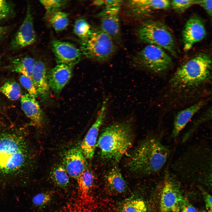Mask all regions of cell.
I'll return each instance as SVG.
<instances>
[{
	"label": "cell",
	"instance_id": "obj_25",
	"mask_svg": "<svg viewBox=\"0 0 212 212\" xmlns=\"http://www.w3.org/2000/svg\"><path fill=\"white\" fill-rule=\"evenodd\" d=\"M0 91L11 100H18L21 96V91L19 84L14 80L6 81L0 89Z\"/></svg>",
	"mask_w": 212,
	"mask_h": 212
},
{
	"label": "cell",
	"instance_id": "obj_7",
	"mask_svg": "<svg viewBox=\"0 0 212 212\" xmlns=\"http://www.w3.org/2000/svg\"><path fill=\"white\" fill-rule=\"evenodd\" d=\"M133 63L137 68L155 73L164 72L172 64L170 56L162 48L147 45L134 57Z\"/></svg>",
	"mask_w": 212,
	"mask_h": 212
},
{
	"label": "cell",
	"instance_id": "obj_5",
	"mask_svg": "<svg viewBox=\"0 0 212 212\" xmlns=\"http://www.w3.org/2000/svg\"><path fill=\"white\" fill-rule=\"evenodd\" d=\"M80 51L92 60L99 62L108 61L117 49L116 44L100 27L92 28L90 35L80 40Z\"/></svg>",
	"mask_w": 212,
	"mask_h": 212
},
{
	"label": "cell",
	"instance_id": "obj_24",
	"mask_svg": "<svg viewBox=\"0 0 212 212\" xmlns=\"http://www.w3.org/2000/svg\"><path fill=\"white\" fill-rule=\"evenodd\" d=\"M69 176L62 164H59L54 166L50 173V177L52 181L57 185L61 187H65L68 185L69 182Z\"/></svg>",
	"mask_w": 212,
	"mask_h": 212
},
{
	"label": "cell",
	"instance_id": "obj_3",
	"mask_svg": "<svg viewBox=\"0 0 212 212\" xmlns=\"http://www.w3.org/2000/svg\"><path fill=\"white\" fill-rule=\"evenodd\" d=\"M211 64L210 57L202 53L180 66L168 83V94L172 97V101H180L188 90L207 79Z\"/></svg>",
	"mask_w": 212,
	"mask_h": 212
},
{
	"label": "cell",
	"instance_id": "obj_2",
	"mask_svg": "<svg viewBox=\"0 0 212 212\" xmlns=\"http://www.w3.org/2000/svg\"><path fill=\"white\" fill-rule=\"evenodd\" d=\"M170 153L158 136L148 135L130 154L128 167L131 171L144 175L156 173L163 167Z\"/></svg>",
	"mask_w": 212,
	"mask_h": 212
},
{
	"label": "cell",
	"instance_id": "obj_34",
	"mask_svg": "<svg viewBox=\"0 0 212 212\" xmlns=\"http://www.w3.org/2000/svg\"><path fill=\"white\" fill-rule=\"evenodd\" d=\"M203 195L208 212H212V196L206 193H204Z\"/></svg>",
	"mask_w": 212,
	"mask_h": 212
},
{
	"label": "cell",
	"instance_id": "obj_6",
	"mask_svg": "<svg viewBox=\"0 0 212 212\" xmlns=\"http://www.w3.org/2000/svg\"><path fill=\"white\" fill-rule=\"evenodd\" d=\"M137 33L141 41L159 46L175 57H178L179 51L174 37L163 23L154 21H146L140 26Z\"/></svg>",
	"mask_w": 212,
	"mask_h": 212
},
{
	"label": "cell",
	"instance_id": "obj_39",
	"mask_svg": "<svg viewBox=\"0 0 212 212\" xmlns=\"http://www.w3.org/2000/svg\"><path fill=\"white\" fill-rule=\"evenodd\" d=\"M1 57L0 56V65L1 64Z\"/></svg>",
	"mask_w": 212,
	"mask_h": 212
},
{
	"label": "cell",
	"instance_id": "obj_28",
	"mask_svg": "<svg viewBox=\"0 0 212 212\" xmlns=\"http://www.w3.org/2000/svg\"><path fill=\"white\" fill-rule=\"evenodd\" d=\"M120 212H148L145 202L140 199L129 201L123 205Z\"/></svg>",
	"mask_w": 212,
	"mask_h": 212
},
{
	"label": "cell",
	"instance_id": "obj_31",
	"mask_svg": "<svg viewBox=\"0 0 212 212\" xmlns=\"http://www.w3.org/2000/svg\"><path fill=\"white\" fill-rule=\"evenodd\" d=\"M19 80L22 85L27 90L28 94L36 98L38 96L37 92L31 78L21 74Z\"/></svg>",
	"mask_w": 212,
	"mask_h": 212
},
{
	"label": "cell",
	"instance_id": "obj_17",
	"mask_svg": "<svg viewBox=\"0 0 212 212\" xmlns=\"http://www.w3.org/2000/svg\"><path fill=\"white\" fill-rule=\"evenodd\" d=\"M22 110L35 127L40 128L43 125L44 116L36 97L29 94H26L21 98Z\"/></svg>",
	"mask_w": 212,
	"mask_h": 212
},
{
	"label": "cell",
	"instance_id": "obj_13",
	"mask_svg": "<svg viewBox=\"0 0 212 212\" xmlns=\"http://www.w3.org/2000/svg\"><path fill=\"white\" fill-rule=\"evenodd\" d=\"M86 159L80 148L74 147L64 153L62 165L69 176L77 179L87 168Z\"/></svg>",
	"mask_w": 212,
	"mask_h": 212
},
{
	"label": "cell",
	"instance_id": "obj_33",
	"mask_svg": "<svg viewBox=\"0 0 212 212\" xmlns=\"http://www.w3.org/2000/svg\"><path fill=\"white\" fill-rule=\"evenodd\" d=\"M199 5L212 19V0H198Z\"/></svg>",
	"mask_w": 212,
	"mask_h": 212
},
{
	"label": "cell",
	"instance_id": "obj_29",
	"mask_svg": "<svg viewBox=\"0 0 212 212\" xmlns=\"http://www.w3.org/2000/svg\"><path fill=\"white\" fill-rule=\"evenodd\" d=\"M198 0H173L171 1V6L175 11L181 14L186 10L195 4H198Z\"/></svg>",
	"mask_w": 212,
	"mask_h": 212
},
{
	"label": "cell",
	"instance_id": "obj_9",
	"mask_svg": "<svg viewBox=\"0 0 212 212\" xmlns=\"http://www.w3.org/2000/svg\"><path fill=\"white\" fill-rule=\"evenodd\" d=\"M173 179L167 171L160 200L161 212H179L184 204L183 197Z\"/></svg>",
	"mask_w": 212,
	"mask_h": 212
},
{
	"label": "cell",
	"instance_id": "obj_15",
	"mask_svg": "<svg viewBox=\"0 0 212 212\" xmlns=\"http://www.w3.org/2000/svg\"><path fill=\"white\" fill-rule=\"evenodd\" d=\"M52 46L57 64L75 65L81 59L82 54L80 50L70 42L54 40L52 42Z\"/></svg>",
	"mask_w": 212,
	"mask_h": 212
},
{
	"label": "cell",
	"instance_id": "obj_1",
	"mask_svg": "<svg viewBox=\"0 0 212 212\" xmlns=\"http://www.w3.org/2000/svg\"><path fill=\"white\" fill-rule=\"evenodd\" d=\"M28 153L26 140L20 130L0 128V189L12 187L26 165Z\"/></svg>",
	"mask_w": 212,
	"mask_h": 212
},
{
	"label": "cell",
	"instance_id": "obj_35",
	"mask_svg": "<svg viewBox=\"0 0 212 212\" xmlns=\"http://www.w3.org/2000/svg\"><path fill=\"white\" fill-rule=\"evenodd\" d=\"M181 212H198L196 209L193 206L188 204L183 205L182 208Z\"/></svg>",
	"mask_w": 212,
	"mask_h": 212
},
{
	"label": "cell",
	"instance_id": "obj_18",
	"mask_svg": "<svg viewBox=\"0 0 212 212\" xmlns=\"http://www.w3.org/2000/svg\"><path fill=\"white\" fill-rule=\"evenodd\" d=\"M47 68L42 61H36L32 72L31 79L36 89L38 96L43 101L49 97V87Z\"/></svg>",
	"mask_w": 212,
	"mask_h": 212
},
{
	"label": "cell",
	"instance_id": "obj_11",
	"mask_svg": "<svg viewBox=\"0 0 212 212\" xmlns=\"http://www.w3.org/2000/svg\"><path fill=\"white\" fill-rule=\"evenodd\" d=\"M33 22L31 6L28 3L25 17L11 42L10 47L12 49H21L35 42L36 35Z\"/></svg>",
	"mask_w": 212,
	"mask_h": 212
},
{
	"label": "cell",
	"instance_id": "obj_19",
	"mask_svg": "<svg viewBox=\"0 0 212 212\" xmlns=\"http://www.w3.org/2000/svg\"><path fill=\"white\" fill-rule=\"evenodd\" d=\"M203 103L199 102L179 112L174 120L172 136L175 138L184 128L193 116L200 109Z\"/></svg>",
	"mask_w": 212,
	"mask_h": 212
},
{
	"label": "cell",
	"instance_id": "obj_14",
	"mask_svg": "<svg viewBox=\"0 0 212 212\" xmlns=\"http://www.w3.org/2000/svg\"><path fill=\"white\" fill-rule=\"evenodd\" d=\"M107 102H103L96 120L81 143L80 148L87 159H91L94 155L99 129L106 117Z\"/></svg>",
	"mask_w": 212,
	"mask_h": 212
},
{
	"label": "cell",
	"instance_id": "obj_30",
	"mask_svg": "<svg viewBox=\"0 0 212 212\" xmlns=\"http://www.w3.org/2000/svg\"><path fill=\"white\" fill-rule=\"evenodd\" d=\"M13 5L9 2L0 0V20L6 19L14 14Z\"/></svg>",
	"mask_w": 212,
	"mask_h": 212
},
{
	"label": "cell",
	"instance_id": "obj_21",
	"mask_svg": "<svg viewBox=\"0 0 212 212\" xmlns=\"http://www.w3.org/2000/svg\"><path fill=\"white\" fill-rule=\"evenodd\" d=\"M106 179L107 185L113 192L121 193L126 190V183L118 168L112 169L107 174Z\"/></svg>",
	"mask_w": 212,
	"mask_h": 212
},
{
	"label": "cell",
	"instance_id": "obj_10",
	"mask_svg": "<svg viewBox=\"0 0 212 212\" xmlns=\"http://www.w3.org/2000/svg\"><path fill=\"white\" fill-rule=\"evenodd\" d=\"M121 8H105L96 16L100 20L101 29L120 45L122 43L119 17Z\"/></svg>",
	"mask_w": 212,
	"mask_h": 212
},
{
	"label": "cell",
	"instance_id": "obj_12",
	"mask_svg": "<svg viewBox=\"0 0 212 212\" xmlns=\"http://www.w3.org/2000/svg\"><path fill=\"white\" fill-rule=\"evenodd\" d=\"M206 34L202 19L196 15L190 17L186 22L182 32L184 50L187 51L190 50L195 44L202 40Z\"/></svg>",
	"mask_w": 212,
	"mask_h": 212
},
{
	"label": "cell",
	"instance_id": "obj_16",
	"mask_svg": "<svg viewBox=\"0 0 212 212\" xmlns=\"http://www.w3.org/2000/svg\"><path fill=\"white\" fill-rule=\"evenodd\" d=\"M75 65L58 64L49 71L48 76L49 85L54 93L59 94L71 79Z\"/></svg>",
	"mask_w": 212,
	"mask_h": 212
},
{
	"label": "cell",
	"instance_id": "obj_37",
	"mask_svg": "<svg viewBox=\"0 0 212 212\" xmlns=\"http://www.w3.org/2000/svg\"><path fill=\"white\" fill-rule=\"evenodd\" d=\"M211 119L212 120V108L210 110V111H209L207 114L205 116V117H203V119L201 120V121Z\"/></svg>",
	"mask_w": 212,
	"mask_h": 212
},
{
	"label": "cell",
	"instance_id": "obj_36",
	"mask_svg": "<svg viewBox=\"0 0 212 212\" xmlns=\"http://www.w3.org/2000/svg\"><path fill=\"white\" fill-rule=\"evenodd\" d=\"M7 28L4 26H0V41L5 34Z\"/></svg>",
	"mask_w": 212,
	"mask_h": 212
},
{
	"label": "cell",
	"instance_id": "obj_27",
	"mask_svg": "<svg viewBox=\"0 0 212 212\" xmlns=\"http://www.w3.org/2000/svg\"><path fill=\"white\" fill-rule=\"evenodd\" d=\"M92 29L90 24L85 19L80 18L76 21L73 31L75 34L81 40L89 36L92 32Z\"/></svg>",
	"mask_w": 212,
	"mask_h": 212
},
{
	"label": "cell",
	"instance_id": "obj_40",
	"mask_svg": "<svg viewBox=\"0 0 212 212\" xmlns=\"http://www.w3.org/2000/svg\"><path fill=\"white\" fill-rule=\"evenodd\" d=\"M211 184H212V182H211Z\"/></svg>",
	"mask_w": 212,
	"mask_h": 212
},
{
	"label": "cell",
	"instance_id": "obj_4",
	"mask_svg": "<svg viewBox=\"0 0 212 212\" xmlns=\"http://www.w3.org/2000/svg\"><path fill=\"white\" fill-rule=\"evenodd\" d=\"M132 130L129 122L114 123L107 127L97 143L102 158L113 163L119 161L132 146Z\"/></svg>",
	"mask_w": 212,
	"mask_h": 212
},
{
	"label": "cell",
	"instance_id": "obj_38",
	"mask_svg": "<svg viewBox=\"0 0 212 212\" xmlns=\"http://www.w3.org/2000/svg\"><path fill=\"white\" fill-rule=\"evenodd\" d=\"M199 212H206V211L204 210H202L201 211H200Z\"/></svg>",
	"mask_w": 212,
	"mask_h": 212
},
{
	"label": "cell",
	"instance_id": "obj_26",
	"mask_svg": "<svg viewBox=\"0 0 212 212\" xmlns=\"http://www.w3.org/2000/svg\"><path fill=\"white\" fill-rule=\"evenodd\" d=\"M39 2L45 10L46 19L53 13L62 11L69 3V1L66 0H40Z\"/></svg>",
	"mask_w": 212,
	"mask_h": 212
},
{
	"label": "cell",
	"instance_id": "obj_32",
	"mask_svg": "<svg viewBox=\"0 0 212 212\" xmlns=\"http://www.w3.org/2000/svg\"><path fill=\"white\" fill-rule=\"evenodd\" d=\"M51 195L47 193H42L35 195L32 201L34 205L37 206H42L47 204L51 201Z\"/></svg>",
	"mask_w": 212,
	"mask_h": 212
},
{
	"label": "cell",
	"instance_id": "obj_23",
	"mask_svg": "<svg viewBox=\"0 0 212 212\" xmlns=\"http://www.w3.org/2000/svg\"><path fill=\"white\" fill-rule=\"evenodd\" d=\"M79 191L83 197L89 193L94 180V176L87 168L77 179Z\"/></svg>",
	"mask_w": 212,
	"mask_h": 212
},
{
	"label": "cell",
	"instance_id": "obj_20",
	"mask_svg": "<svg viewBox=\"0 0 212 212\" xmlns=\"http://www.w3.org/2000/svg\"><path fill=\"white\" fill-rule=\"evenodd\" d=\"M35 62L34 59L28 56L17 58L11 61L10 67L12 71L31 78Z\"/></svg>",
	"mask_w": 212,
	"mask_h": 212
},
{
	"label": "cell",
	"instance_id": "obj_8",
	"mask_svg": "<svg viewBox=\"0 0 212 212\" xmlns=\"http://www.w3.org/2000/svg\"><path fill=\"white\" fill-rule=\"evenodd\" d=\"M123 5L122 14L125 19H136L171 6V1L167 0H130L124 1Z\"/></svg>",
	"mask_w": 212,
	"mask_h": 212
},
{
	"label": "cell",
	"instance_id": "obj_22",
	"mask_svg": "<svg viewBox=\"0 0 212 212\" xmlns=\"http://www.w3.org/2000/svg\"><path fill=\"white\" fill-rule=\"evenodd\" d=\"M47 19L53 29L57 32L64 30L69 23L68 14L62 11L53 13Z\"/></svg>",
	"mask_w": 212,
	"mask_h": 212
}]
</instances>
